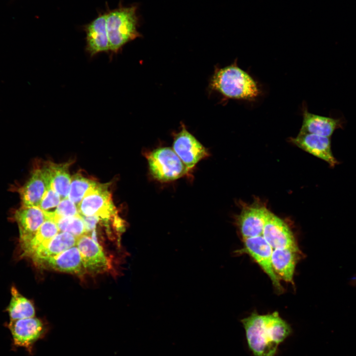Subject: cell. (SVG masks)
I'll return each instance as SVG.
<instances>
[{
	"label": "cell",
	"instance_id": "1",
	"mask_svg": "<svg viewBox=\"0 0 356 356\" xmlns=\"http://www.w3.org/2000/svg\"><path fill=\"white\" fill-rule=\"evenodd\" d=\"M248 346L255 356H275L279 345L292 333L290 325L277 312H252L241 320Z\"/></svg>",
	"mask_w": 356,
	"mask_h": 356
},
{
	"label": "cell",
	"instance_id": "2",
	"mask_svg": "<svg viewBox=\"0 0 356 356\" xmlns=\"http://www.w3.org/2000/svg\"><path fill=\"white\" fill-rule=\"evenodd\" d=\"M210 83L213 89L230 99L253 100L261 92L256 81L236 63L218 69Z\"/></svg>",
	"mask_w": 356,
	"mask_h": 356
},
{
	"label": "cell",
	"instance_id": "3",
	"mask_svg": "<svg viewBox=\"0 0 356 356\" xmlns=\"http://www.w3.org/2000/svg\"><path fill=\"white\" fill-rule=\"evenodd\" d=\"M137 6H120L106 13L110 51L119 52L128 43L141 36L138 31Z\"/></svg>",
	"mask_w": 356,
	"mask_h": 356
},
{
	"label": "cell",
	"instance_id": "4",
	"mask_svg": "<svg viewBox=\"0 0 356 356\" xmlns=\"http://www.w3.org/2000/svg\"><path fill=\"white\" fill-rule=\"evenodd\" d=\"M145 155L151 175L159 181H172L189 174L172 147H160Z\"/></svg>",
	"mask_w": 356,
	"mask_h": 356
},
{
	"label": "cell",
	"instance_id": "5",
	"mask_svg": "<svg viewBox=\"0 0 356 356\" xmlns=\"http://www.w3.org/2000/svg\"><path fill=\"white\" fill-rule=\"evenodd\" d=\"M108 187V183L98 182L78 205L79 214L84 216H96L100 221L106 222L119 218Z\"/></svg>",
	"mask_w": 356,
	"mask_h": 356
},
{
	"label": "cell",
	"instance_id": "6",
	"mask_svg": "<svg viewBox=\"0 0 356 356\" xmlns=\"http://www.w3.org/2000/svg\"><path fill=\"white\" fill-rule=\"evenodd\" d=\"M6 326L11 335L12 348H23L30 354L34 344L45 332L42 320L35 317L10 320Z\"/></svg>",
	"mask_w": 356,
	"mask_h": 356
},
{
	"label": "cell",
	"instance_id": "7",
	"mask_svg": "<svg viewBox=\"0 0 356 356\" xmlns=\"http://www.w3.org/2000/svg\"><path fill=\"white\" fill-rule=\"evenodd\" d=\"M172 146L189 172L199 161L210 155L207 148L182 124L180 131L174 134Z\"/></svg>",
	"mask_w": 356,
	"mask_h": 356
},
{
	"label": "cell",
	"instance_id": "8",
	"mask_svg": "<svg viewBox=\"0 0 356 356\" xmlns=\"http://www.w3.org/2000/svg\"><path fill=\"white\" fill-rule=\"evenodd\" d=\"M243 241V248L241 251L251 257L268 276L275 289L282 292L283 288L280 280L275 273L272 265V247L263 235L244 239Z\"/></svg>",
	"mask_w": 356,
	"mask_h": 356
},
{
	"label": "cell",
	"instance_id": "9",
	"mask_svg": "<svg viewBox=\"0 0 356 356\" xmlns=\"http://www.w3.org/2000/svg\"><path fill=\"white\" fill-rule=\"evenodd\" d=\"M78 248L86 272L97 274L103 273L109 267V261L101 247L86 233L77 238Z\"/></svg>",
	"mask_w": 356,
	"mask_h": 356
},
{
	"label": "cell",
	"instance_id": "10",
	"mask_svg": "<svg viewBox=\"0 0 356 356\" xmlns=\"http://www.w3.org/2000/svg\"><path fill=\"white\" fill-rule=\"evenodd\" d=\"M49 185L45 165L36 168L28 180L18 189L21 206L39 207Z\"/></svg>",
	"mask_w": 356,
	"mask_h": 356
},
{
	"label": "cell",
	"instance_id": "11",
	"mask_svg": "<svg viewBox=\"0 0 356 356\" xmlns=\"http://www.w3.org/2000/svg\"><path fill=\"white\" fill-rule=\"evenodd\" d=\"M269 211L265 206L258 204L242 208L237 216L236 222L243 239L263 235Z\"/></svg>",
	"mask_w": 356,
	"mask_h": 356
},
{
	"label": "cell",
	"instance_id": "12",
	"mask_svg": "<svg viewBox=\"0 0 356 356\" xmlns=\"http://www.w3.org/2000/svg\"><path fill=\"white\" fill-rule=\"evenodd\" d=\"M13 219L19 231L20 247L29 242L47 218L39 207H23L15 210Z\"/></svg>",
	"mask_w": 356,
	"mask_h": 356
},
{
	"label": "cell",
	"instance_id": "13",
	"mask_svg": "<svg viewBox=\"0 0 356 356\" xmlns=\"http://www.w3.org/2000/svg\"><path fill=\"white\" fill-rule=\"evenodd\" d=\"M263 236L273 249L299 248L289 226L270 211L264 226Z\"/></svg>",
	"mask_w": 356,
	"mask_h": 356
},
{
	"label": "cell",
	"instance_id": "14",
	"mask_svg": "<svg viewBox=\"0 0 356 356\" xmlns=\"http://www.w3.org/2000/svg\"><path fill=\"white\" fill-rule=\"evenodd\" d=\"M39 267L52 270L81 274L86 272L80 251L74 246L55 256L34 262Z\"/></svg>",
	"mask_w": 356,
	"mask_h": 356
},
{
	"label": "cell",
	"instance_id": "15",
	"mask_svg": "<svg viewBox=\"0 0 356 356\" xmlns=\"http://www.w3.org/2000/svg\"><path fill=\"white\" fill-rule=\"evenodd\" d=\"M290 140L298 147L325 161L331 167L338 163L332 152L330 137L299 132L296 137Z\"/></svg>",
	"mask_w": 356,
	"mask_h": 356
},
{
	"label": "cell",
	"instance_id": "16",
	"mask_svg": "<svg viewBox=\"0 0 356 356\" xmlns=\"http://www.w3.org/2000/svg\"><path fill=\"white\" fill-rule=\"evenodd\" d=\"M86 33V50L90 57L110 51L106 28V13L100 14L84 28Z\"/></svg>",
	"mask_w": 356,
	"mask_h": 356
},
{
	"label": "cell",
	"instance_id": "17",
	"mask_svg": "<svg viewBox=\"0 0 356 356\" xmlns=\"http://www.w3.org/2000/svg\"><path fill=\"white\" fill-rule=\"evenodd\" d=\"M301 254L299 248L273 249L272 265L275 273L280 280L293 284L295 267Z\"/></svg>",
	"mask_w": 356,
	"mask_h": 356
},
{
	"label": "cell",
	"instance_id": "18",
	"mask_svg": "<svg viewBox=\"0 0 356 356\" xmlns=\"http://www.w3.org/2000/svg\"><path fill=\"white\" fill-rule=\"evenodd\" d=\"M301 133L330 137L335 130L341 126L340 119L311 113L305 109Z\"/></svg>",
	"mask_w": 356,
	"mask_h": 356
},
{
	"label": "cell",
	"instance_id": "19",
	"mask_svg": "<svg viewBox=\"0 0 356 356\" xmlns=\"http://www.w3.org/2000/svg\"><path fill=\"white\" fill-rule=\"evenodd\" d=\"M77 238L64 232H59L53 237L41 244L30 256L34 262L52 257L76 245Z\"/></svg>",
	"mask_w": 356,
	"mask_h": 356
},
{
	"label": "cell",
	"instance_id": "20",
	"mask_svg": "<svg viewBox=\"0 0 356 356\" xmlns=\"http://www.w3.org/2000/svg\"><path fill=\"white\" fill-rule=\"evenodd\" d=\"M70 164V162L60 164L47 162L45 164L50 185L59 194L61 200L68 198L71 180L69 171Z\"/></svg>",
	"mask_w": 356,
	"mask_h": 356
},
{
	"label": "cell",
	"instance_id": "21",
	"mask_svg": "<svg viewBox=\"0 0 356 356\" xmlns=\"http://www.w3.org/2000/svg\"><path fill=\"white\" fill-rule=\"evenodd\" d=\"M11 295L10 301L6 309L10 320L35 317L36 312L33 304L22 295L15 286L11 288Z\"/></svg>",
	"mask_w": 356,
	"mask_h": 356
},
{
	"label": "cell",
	"instance_id": "22",
	"mask_svg": "<svg viewBox=\"0 0 356 356\" xmlns=\"http://www.w3.org/2000/svg\"><path fill=\"white\" fill-rule=\"evenodd\" d=\"M59 232V230L56 223L53 220L47 217L32 239L20 247L22 255L30 257L41 244L49 240Z\"/></svg>",
	"mask_w": 356,
	"mask_h": 356
},
{
	"label": "cell",
	"instance_id": "23",
	"mask_svg": "<svg viewBox=\"0 0 356 356\" xmlns=\"http://www.w3.org/2000/svg\"><path fill=\"white\" fill-rule=\"evenodd\" d=\"M98 182L85 177L80 174L71 177L68 198L78 206L86 195Z\"/></svg>",
	"mask_w": 356,
	"mask_h": 356
},
{
	"label": "cell",
	"instance_id": "24",
	"mask_svg": "<svg viewBox=\"0 0 356 356\" xmlns=\"http://www.w3.org/2000/svg\"><path fill=\"white\" fill-rule=\"evenodd\" d=\"M47 218L54 221L59 232L70 233L77 238L86 234V226L81 215L68 217H59L54 216L51 212H45Z\"/></svg>",
	"mask_w": 356,
	"mask_h": 356
},
{
	"label": "cell",
	"instance_id": "25",
	"mask_svg": "<svg viewBox=\"0 0 356 356\" xmlns=\"http://www.w3.org/2000/svg\"><path fill=\"white\" fill-rule=\"evenodd\" d=\"M61 200L59 194L49 185L39 207L45 212H51V210H55Z\"/></svg>",
	"mask_w": 356,
	"mask_h": 356
},
{
	"label": "cell",
	"instance_id": "26",
	"mask_svg": "<svg viewBox=\"0 0 356 356\" xmlns=\"http://www.w3.org/2000/svg\"><path fill=\"white\" fill-rule=\"evenodd\" d=\"M51 213L59 217H72L79 214L76 205L68 198L62 199L54 211Z\"/></svg>",
	"mask_w": 356,
	"mask_h": 356
},
{
	"label": "cell",
	"instance_id": "27",
	"mask_svg": "<svg viewBox=\"0 0 356 356\" xmlns=\"http://www.w3.org/2000/svg\"><path fill=\"white\" fill-rule=\"evenodd\" d=\"M81 216L85 224L86 233H89L95 229L96 224L100 221V219L96 216Z\"/></svg>",
	"mask_w": 356,
	"mask_h": 356
}]
</instances>
